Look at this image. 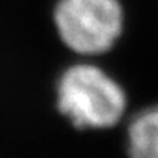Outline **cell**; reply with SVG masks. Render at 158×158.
Instances as JSON below:
<instances>
[{
	"mask_svg": "<svg viewBox=\"0 0 158 158\" xmlns=\"http://www.w3.org/2000/svg\"><path fill=\"white\" fill-rule=\"evenodd\" d=\"M54 20L69 49L97 55L109 51L121 35L123 9L118 0H60Z\"/></svg>",
	"mask_w": 158,
	"mask_h": 158,
	"instance_id": "cell-2",
	"label": "cell"
},
{
	"mask_svg": "<svg viewBox=\"0 0 158 158\" xmlns=\"http://www.w3.org/2000/svg\"><path fill=\"white\" fill-rule=\"evenodd\" d=\"M57 105L78 129H106L123 117L126 94L103 69L81 63L61 74L57 86Z\"/></svg>",
	"mask_w": 158,
	"mask_h": 158,
	"instance_id": "cell-1",
	"label": "cell"
},
{
	"mask_svg": "<svg viewBox=\"0 0 158 158\" xmlns=\"http://www.w3.org/2000/svg\"><path fill=\"white\" fill-rule=\"evenodd\" d=\"M131 158H158V105L137 114L127 127Z\"/></svg>",
	"mask_w": 158,
	"mask_h": 158,
	"instance_id": "cell-3",
	"label": "cell"
}]
</instances>
